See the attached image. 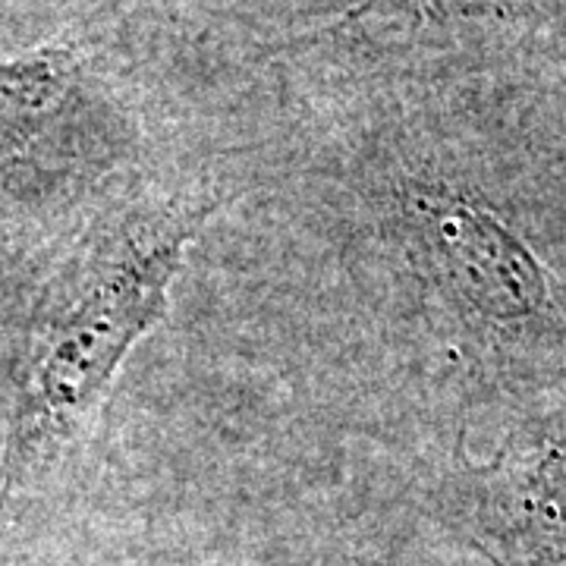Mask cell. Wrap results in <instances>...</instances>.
<instances>
[{
    "label": "cell",
    "instance_id": "3957f363",
    "mask_svg": "<svg viewBox=\"0 0 566 566\" xmlns=\"http://www.w3.org/2000/svg\"><path fill=\"white\" fill-rule=\"evenodd\" d=\"M482 538L501 566H566V428L494 472Z\"/></svg>",
    "mask_w": 566,
    "mask_h": 566
},
{
    "label": "cell",
    "instance_id": "277c9868",
    "mask_svg": "<svg viewBox=\"0 0 566 566\" xmlns=\"http://www.w3.org/2000/svg\"><path fill=\"white\" fill-rule=\"evenodd\" d=\"M504 0H363L353 7L334 29H356V25H397V22L447 20V17H472L485 13Z\"/></svg>",
    "mask_w": 566,
    "mask_h": 566
},
{
    "label": "cell",
    "instance_id": "7a4b0ae2",
    "mask_svg": "<svg viewBox=\"0 0 566 566\" xmlns=\"http://www.w3.org/2000/svg\"><path fill=\"white\" fill-rule=\"evenodd\" d=\"M412 252L450 296L494 322H523L547 305V281L526 245L491 211L453 192L403 199Z\"/></svg>",
    "mask_w": 566,
    "mask_h": 566
},
{
    "label": "cell",
    "instance_id": "6da1fadb",
    "mask_svg": "<svg viewBox=\"0 0 566 566\" xmlns=\"http://www.w3.org/2000/svg\"><path fill=\"white\" fill-rule=\"evenodd\" d=\"M211 202L133 205L107 218L32 334L0 447V513L80 438L133 346L158 324Z\"/></svg>",
    "mask_w": 566,
    "mask_h": 566
}]
</instances>
